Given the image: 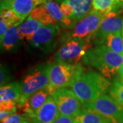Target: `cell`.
<instances>
[{
	"mask_svg": "<svg viewBox=\"0 0 123 123\" xmlns=\"http://www.w3.org/2000/svg\"><path fill=\"white\" fill-rule=\"evenodd\" d=\"M90 48V42L86 40L79 38H64V42L53 55V61L54 63L77 64Z\"/></svg>",
	"mask_w": 123,
	"mask_h": 123,
	"instance_id": "5",
	"label": "cell"
},
{
	"mask_svg": "<svg viewBox=\"0 0 123 123\" xmlns=\"http://www.w3.org/2000/svg\"><path fill=\"white\" fill-rule=\"evenodd\" d=\"M103 44L115 53L123 55V38L122 32L108 35L106 37Z\"/></svg>",
	"mask_w": 123,
	"mask_h": 123,
	"instance_id": "20",
	"label": "cell"
},
{
	"mask_svg": "<svg viewBox=\"0 0 123 123\" xmlns=\"http://www.w3.org/2000/svg\"><path fill=\"white\" fill-rule=\"evenodd\" d=\"M15 0H1V10L9 9Z\"/></svg>",
	"mask_w": 123,
	"mask_h": 123,
	"instance_id": "28",
	"label": "cell"
},
{
	"mask_svg": "<svg viewBox=\"0 0 123 123\" xmlns=\"http://www.w3.org/2000/svg\"><path fill=\"white\" fill-rule=\"evenodd\" d=\"M0 20L4 21L9 27L14 25H19L23 23L21 18L18 16L14 11L10 8L1 10Z\"/></svg>",
	"mask_w": 123,
	"mask_h": 123,
	"instance_id": "23",
	"label": "cell"
},
{
	"mask_svg": "<svg viewBox=\"0 0 123 123\" xmlns=\"http://www.w3.org/2000/svg\"><path fill=\"white\" fill-rule=\"evenodd\" d=\"M60 8H61L62 12L64 14V16L66 18H70L72 20L73 15V10L70 5H68V4H66V2L63 1L61 3Z\"/></svg>",
	"mask_w": 123,
	"mask_h": 123,
	"instance_id": "25",
	"label": "cell"
},
{
	"mask_svg": "<svg viewBox=\"0 0 123 123\" xmlns=\"http://www.w3.org/2000/svg\"><path fill=\"white\" fill-rule=\"evenodd\" d=\"M82 59L86 64L98 69L108 79L116 75L123 64V55L114 52L104 44L90 49Z\"/></svg>",
	"mask_w": 123,
	"mask_h": 123,
	"instance_id": "2",
	"label": "cell"
},
{
	"mask_svg": "<svg viewBox=\"0 0 123 123\" xmlns=\"http://www.w3.org/2000/svg\"><path fill=\"white\" fill-rule=\"evenodd\" d=\"M108 93L110 97L123 105V84L120 81L117 75L113 79Z\"/></svg>",
	"mask_w": 123,
	"mask_h": 123,
	"instance_id": "22",
	"label": "cell"
},
{
	"mask_svg": "<svg viewBox=\"0 0 123 123\" xmlns=\"http://www.w3.org/2000/svg\"><path fill=\"white\" fill-rule=\"evenodd\" d=\"M20 40L18 25H12L9 28L4 36L1 38V47L6 51H10L18 43Z\"/></svg>",
	"mask_w": 123,
	"mask_h": 123,
	"instance_id": "17",
	"label": "cell"
},
{
	"mask_svg": "<svg viewBox=\"0 0 123 123\" xmlns=\"http://www.w3.org/2000/svg\"><path fill=\"white\" fill-rule=\"evenodd\" d=\"M43 24L39 21L33 19L30 16L22 23L18 25V30L21 40L25 39L31 41L36 32Z\"/></svg>",
	"mask_w": 123,
	"mask_h": 123,
	"instance_id": "16",
	"label": "cell"
},
{
	"mask_svg": "<svg viewBox=\"0 0 123 123\" xmlns=\"http://www.w3.org/2000/svg\"><path fill=\"white\" fill-rule=\"evenodd\" d=\"M23 123H32L31 121H28V120H25L24 122Z\"/></svg>",
	"mask_w": 123,
	"mask_h": 123,
	"instance_id": "33",
	"label": "cell"
},
{
	"mask_svg": "<svg viewBox=\"0 0 123 123\" xmlns=\"http://www.w3.org/2000/svg\"><path fill=\"white\" fill-rule=\"evenodd\" d=\"M117 77H118L120 81L123 84V64L121 66V67L119 68L118 73H117Z\"/></svg>",
	"mask_w": 123,
	"mask_h": 123,
	"instance_id": "31",
	"label": "cell"
},
{
	"mask_svg": "<svg viewBox=\"0 0 123 123\" xmlns=\"http://www.w3.org/2000/svg\"><path fill=\"white\" fill-rule=\"evenodd\" d=\"M103 18L100 12L92 10L84 17L74 23L64 38H79L89 41L98 30Z\"/></svg>",
	"mask_w": 123,
	"mask_h": 123,
	"instance_id": "7",
	"label": "cell"
},
{
	"mask_svg": "<svg viewBox=\"0 0 123 123\" xmlns=\"http://www.w3.org/2000/svg\"><path fill=\"white\" fill-rule=\"evenodd\" d=\"M115 11L123 12V0H117V4Z\"/></svg>",
	"mask_w": 123,
	"mask_h": 123,
	"instance_id": "30",
	"label": "cell"
},
{
	"mask_svg": "<svg viewBox=\"0 0 123 123\" xmlns=\"http://www.w3.org/2000/svg\"><path fill=\"white\" fill-rule=\"evenodd\" d=\"M51 96L57 104L60 114L77 117L82 111V103L72 90L64 88L53 92Z\"/></svg>",
	"mask_w": 123,
	"mask_h": 123,
	"instance_id": "8",
	"label": "cell"
},
{
	"mask_svg": "<svg viewBox=\"0 0 123 123\" xmlns=\"http://www.w3.org/2000/svg\"><path fill=\"white\" fill-rule=\"evenodd\" d=\"M21 97V84L18 82H12L1 86L0 103L12 102L18 104Z\"/></svg>",
	"mask_w": 123,
	"mask_h": 123,
	"instance_id": "15",
	"label": "cell"
},
{
	"mask_svg": "<svg viewBox=\"0 0 123 123\" xmlns=\"http://www.w3.org/2000/svg\"><path fill=\"white\" fill-rule=\"evenodd\" d=\"M108 78L94 71L83 72L70 87L81 103L97 100L110 90Z\"/></svg>",
	"mask_w": 123,
	"mask_h": 123,
	"instance_id": "1",
	"label": "cell"
},
{
	"mask_svg": "<svg viewBox=\"0 0 123 123\" xmlns=\"http://www.w3.org/2000/svg\"><path fill=\"white\" fill-rule=\"evenodd\" d=\"M48 0H15L10 9L14 11L23 22L38 6L44 4Z\"/></svg>",
	"mask_w": 123,
	"mask_h": 123,
	"instance_id": "13",
	"label": "cell"
},
{
	"mask_svg": "<svg viewBox=\"0 0 123 123\" xmlns=\"http://www.w3.org/2000/svg\"><path fill=\"white\" fill-rule=\"evenodd\" d=\"M53 1H56V2H60V3L64 1V0H53Z\"/></svg>",
	"mask_w": 123,
	"mask_h": 123,
	"instance_id": "32",
	"label": "cell"
},
{
	"mask_svg": "<svg viewBox=\"0 0 123 123\" xmlns=\"http://www.w3.org/2000/svg\"><path fill=\"white\" fill-rule=\"evenodd\" d=\"M53 123H78L76 117L60 114Z\"/></svg>",
	"mask_w": 123,
	"mask_h": 123,
	"instance_id": "26",
	"label": "cell"
},
{
	"mask_svg": "<svg viewBox=\"0 0 123 123\" xmlns=\"http://www.w3.org/2000/svg\"><path fill=\"white\" fill-rule=\"evenodd\" d=\"M82 110L98 113L111 123H123V105L105 94L95 101L83 103Z\"/></svg>",
	"mask_w": 123,
	"mask_h": 123,
	"instance_id": "6",
	"label": "cell"
},
{
	"mask_svg": "<svg viewBox=\"0 0 123 123\" xmlns=\"http://www.w3.org/2000/svg\"><path fill=\"white\" fill-rule=\"evenodd\" d=\"M123 27V12L111 11L103 14V18L98 30L92 39L97 45L103 44L106 37L110 34L122 32Z\"/></svg>",
	"mask_w": 123,
	"mask_h": 123,
	"instance_id": "9",
	"label": "cell"
},
{
	"mask_svg": "<svg viewBox=\"0 0 123 123\" xmlns=\"http://www.w3.org/2000/svg\"><path fill=\"white\" fill-rule=\"evenodd\" d=\"M64 1L70 5L73 10V25L84 17L92 10L93 0H64Z\"/></svg>",
	"mask_w": 123,
	"mask_h": 123,
	"instance_id": "14",
	"label": "cell"
},
{
	"mask_svg": "<svg viewBox=\"0 0 123 123\" xmlns=\"http://www.w3.org/2000/svg\"><path fill=\"white\" fill-rule=\"evenodd\" d=\"M76 119L78 123H111L100 114L86 110H82Z\"/></svg>",
	"mask_w": 123,
	"mask_h": 123,
	"instance_id": "19",
	"label": "cell"
},
{
	"mask_svg": "<svg viewBox=\"0 0 123 123\" xmlns=\"http://www.w3.org/2000/svg\"><path fill=\"white\" fill-rule=\"evenodd\" d=\"M60 32L58 25H42L36 32L31 44L44 53H49L55 47Z\"/></svg>",
	"mask_w": 123,
	"mask_h": 123,
	"instance_id": "10",
	"label": "cell"
},
{
	"mask_svg": "<svg viewBox=\"0 0 123 123\" xmlns=\"http://www.w3.org/2000/svg\"><path fill=\"white\" fill-rule=\"evenodd\" d=\"M50 63L41 64L30 70L21 84V97L17 105L20 108L31 94L46 88L49 82Z\"/></svg>",
	"mask_w": 123,
	"mask_h": 123,
	"instance_id": "4",
	"label": "cell"
},
{
	"mask_svg": "<svg viewBox=\"0 0 123 123\" xmlns=\"http://www.w3.org/2000/svg\"><path fill=\"white\" fill-rule=\"evenodd\" d=\"M50 95L51 93L47 86L31 94L20 107L23 110L25 116L30 119L33 115L44 105Z\"/></svg>",
	"mask_w": 123,
	"mask_h": 123,
	"instance_id": "11",
	"label": "cell"
},
{
	"mask_svg": "<svg viewBox=\"0 0 123 123\" xmlns=\"http://www.w3.org/2000/svg\"><path fill=\"white\" fill-rule=\"evenodd\" d=\"M60 114L57 104L50 95L44 105L30 120L34 123H53Z\"/></svg>",
	"mask_w": 123,
	"mask_h": 123,
	"instance_id": "12",
	"label": "cell"
},
{
	"mask_svg": "<svg viewBox=\"0 0 123 123\" xmlns=\"http://www.w3.org/2000/svg\"><path fill=\"white\" fill-rule=\"evenodd\" d=\"M25 120L23 116L14 113L5 120L1 122V123H23Z\"/></svg>",
	"mask_w": 123,
	"mask_h": 123,
	"instance_id": "27",
	"label": "cell"
},
{
	"mask_svg": "<svg viewBox=\"0 0 123 123\" xmlns=\"http://www.w3.org/2000/svg\"><path fill=\"white\" fill-rule=\"evenodd\" d=\"M0 84L1 86H4L6 84L7 82H8L10 79V75L9 73L8 68L5 66V65H1V69H0Z\"/></svg>",
	"mask_w": 123,
	"mask_h": 123,
	"instance_id": "24",
	"label": "cell"
},
{
	"mask_svg": "<svg viewBox=\"0 0 123 123\" xmlns=\"http://www.w3.org/2000/svg\"><path fill=\"white\" fill-rule=\"evenodd\" d=\"M30 17L41 23L43 25H57V22L51 16L44 4L38 6L31 13Z\"/></svg>",
	"mask_w": 123,
	"mask_h": 123,
	"instance_id": "18",
	"label": "cell"
},
{
	"mask_svg": "<svg viewBox=\"0 0 123 123\" xmlns=\"http://www.w3.org/2000/svg\"><path fill=\"white\" fill-rule=\"evenodd\" d=\"M117 0H93L92 10L100 12L103 14L115 11Z\"/></svg>",
	"mask_w": 123,
	"mask_h": 123,
	"instance_id": "21",
	"label": "cell"
},
{
	"mask_svg": "<svg viewBox=\"0 0 123 123\" xmlns=\"http://www.w3.org/2000/svg\"><path fill=\"white\" fill-rule=\"evenodd\" d=\"M15 112L12 111H6V110H0V119H1V122L5 120L6 119H7L10 116L14 114Z\"/></svg>",
	"mask_w": 123,
	"mask_h": 123,
	"instance_id": "29",
	"label": "cell"
},
{
	"mask_svg": "<svg viewBox=\"0 0 123 123\" xmlns=\"http://www.w3.org/2000/svg\"><path fill=\"white\" fill-rule=\"evenodd\" d=\"M122 35H123V30H122Z\"/></svg>",
	"mask_w": 123,
	"mask_h": 123,
	"instance_id": "34",
	"label": "cell"
},
{
	"mask_svg": "<svg viewBox=\"0 0 123 123\" xmlns=\"http://www.w3.org/2000/svg\"><path fill=\"white\" fill-rule=\"evenodd\" d=\"M83 72L84 68L80 64L72 65L50 63L49 82L47 88L51 94L58 89L70 86Z\"/></svg>",
	"mask_w": 123,
	"mask_h": 123,
	"instance_id": "3",
	"label": "cell"
}]
</instances>
